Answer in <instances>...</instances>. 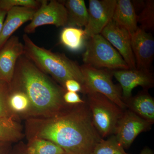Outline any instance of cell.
Listing matches in <instances>:
<instances>
[{
    "label": "cell",
    "instance_id": "20",
    "mask_svg": "<svg viewBox=\"0 0 154 154\" xmlns=\"http://www.w3.org/2000/svg\"><path fill=\"white\" fill-rule=\"evenodd\" d=\"M8 105L10 110L17 118L20 116L30 117L31 103L28 96L22 91L10 89Z\"/></svg>",
    "mask_w": 154,
    "mask_h": 154
},
{
    "label": "cell",
    "instance_id": "18",
    "mask_svg": "<svg viewBox=\"0 0 154 154\" xmlns=\"http://www.w3.org/2000/svg\"><path fill=\"white\" fill-rule=\"evenodd\" d=\"M86 33L82 28L66 27L61 32L60 40L61 44L72 52L81 51L85 46Z\"/></svg>",
    "mask_w": 154,
    "mask_h": 154
},
{
    "label": "cell",
    "instance_id": "10",
    "mask_svg": "<svg viewBox=\"0 0 154 154\" xmlns=\"http://www.w3.org/2000/svg\"><path fill=\"white\" fill-rule=\"evenodd\" d=\"M112 72L121 87L125 102L132 96L133 90L138 86L146 90L154 87L153 75L150 70L127 69L112 70Z\"/></svg>",
    "mask_w": 154,
    "mask_h": 154
},
{
    "label": "cell",
    "instance_id": "27",
    "mask_svg": "<svg viewBox=\"0 0 154 154\" xmlns=\"http://www.w3.org/2000/svg\"><path fill=\"white\" fill-rule=\"evenodd\" d=\"M64 88L69 92H82V85L79 82L74 79L67 80L65 83Z\"/></svg>",
    "mask_w": 154,
    "mask_h": 154
},
{
    "label": "cell",
    "instance_id": "4",
    "mask_svg": "<svg viewBox=\"0 0 154 154\" xmlns=\"http://www.w3.org/2000/svg\"><path fill=\"white\" fill-rule=\"evenodd\" d=\"M85 95L93 123L101 137L104 139L114 134L125 110L102 94L94 93Z\"/></svg>",
    "mask_w": 154,
    "mask_h": 154
},
{
    "label": "cell",
    "instance_id": "17",
    "mask_svg": "<svg viewBox=\"0 0 154 154\" xmlns=\"http://www.w3.org/2000/svg\"><path fill=\"white\" fill-rule=\"evenodd\" d=\"M61 2L67 13L66 27H85L88 19V9L84 0H66Z\"/></svg>",
    "mask_w": 154,
    "mask_h": 154
},
{
    "label": "cell",
    "instance_id": "28",
    "mask_svg": "<svg viewBox=\"0 0 154 154\" xmlns=\"http://www.w3.org/2000/svg\"><path fill=\"white\" fill-rule=\"evenodd\" d=\"M11 154H28L26 145L23 142H19L13 147Z\"/></svg>",
    "mask_w": 154,
    "mask_h": 154
},
{
    "label": "cell",
    "instance_id": "19",
    "mask_svg": "<svg viewBox=\"0 0 154 154\" xmlns=\"http://www.w3.org/2000/svg\"><path fill=\"white\" fill-rule=\"evenodd\" d=\"M24 137L22 126L12 117L0 116V140L17 143Z\"/></svg>",
    "mask_w": 154,
    "mask_h": 154
},
{
    "label": "cell",
    "instance_id": "29",
    "mask_svg": "<svg viewBox=\"0 0 154 154\" xmlns=\"http://www.w3.org/2000/svg\"><path fill=\"white\" fill-rule=\"evenodd\" d=\"M12 143L0 140V154H11Z\"/></svg>",
    "mask_w": 154,
    "mask_h": 154
},
{
    "label": "cell",
    "instance_id": "7",
    "mask_svg": "<svg viewBox=\"0 0 154 154\" xmlns=\"http://www.w3.org/2000/svg\"><path fill=\"white\" fill-rule=\"evenodd\" d=\"M67 13L61 1H41L40 7L35 12L30 23L24 29L25 34L34 33L38 27L53 25L57 27L66 26Z\"/></svg>",
    "mask_w": 154,
    "mask_h": 154
},
{
    "label": "cell",
    "instance_id": "26",
    "mask_svg": "<svg viewBox=\"0 0 154 154\" xmlns=\"http://www.w3.org/2000/svg\"><path fill=\"white\" fill-rule=\"evenodd\" d=\"M63 100L67 105H75L85 103V100L81 97L75 92L66 91L63 95Z\"/></svg>",
    "mask_w": 154,
    "mask_h": 154
},
{
    "label": "cell",
    "instance_id": "25",
    "mask_svg": "<svg viewBox=\"0 0 154 154\" xmlns=\"http://www.w3.org/2000/svg\"><path fill=\"white\" fill-rule=\"evenodd\" d=\"M41 1L36 0H0V8L7 11L14 7H21L37 10Z\"/></svg>",
    "mask_w": 154,
    "mask_h": 154
},
{
    "label": "cell",
    "instance_id": "12",
    "mask_svg": "<svg viewBox=\"0 0 154 154\" xmlns=\"http://www.w3.org/2000/svg\"><path fill=\"white\" fill-rule=\"evenodd\" d=\"M131 37L136 69L150 70L154 56V38L152 35L138 27Z\"/></svg>",
    "mask_w": 154,
    "mask_h": 154
},
{
    "label": "cell",
    "instance_id": "2",
    "mask_svg": "<svg viewBox=\"0 0 154 154\" xmlns=\"http://www.w3.org/2000/svg\"><path fill=\"white\" fill-rule=\"evenodd\" d=\"M9 85L11 90L22 91L28 96L31 105L29 118L50 116L67 105L63 100L66 90L24 54L18 59Z\"/></svg>",
    "mask_w": 154,
    "mask_h": 154
},
{
    "label": "cell",
    "instance_id": "3",
    "mask_svg": "<svg viewBox=\"0 0 154 154\" xmlns=\"http://www.w3.org/2000/svg\"><path fill=\"white\" fill-rule=\"evenodd\" d=\"M24 55L40 70L53 79L64 88L67 80L74 79L82 85L84 78L80 66L64 54L53 52L35 44L28 34L23 36ZM65 89V88H64Z\"/></svg>",
    "mask_w": 154,
    "mask_h": 154
},
{
    "label": "cell",
    "instance_id": "13",
    "mask_svg": "<svg viewBox=\"0 0 154 154\" xmlns=\"http://www.w3.org/2000/svg\"><path fill=\"white\" fill-rule=\"evenodd\" d=\"M24 52L23 43L18 36L13 35L0 49V80L11 82L17 61Z\"/></svg>",
    "mask_w": 154,
    "mask_h": 154
},
{
    "label": "cell",
    "instance_id": "30",
    "mask_svg": "<svg viewBox=\"0 0 154 154\" xmlns=\"http://www.w3.org/2000/svg\"><path fill=\"white\" fill-rule=\"evenodd\" d=\"M7 11H4L0 8V33L2 28L3 24L7 15Z\"/></svg>",
    "mask_w": 154,
    "mask_h": 154
},
{
    "label": "cell",
    "instance_id": "1",
    "mask_svg": "<svg viewBox=\"0 0 154 154\" xmlns=\"http://www.w3.org/2000/svg\"><path fill=\"white\" fill-rule=\"evenodd\" d=\"M25 132L28 139L36 137L51 141L65 154H91L103 139L94 126L86 102L66 105L50 116L28 118Z\"/></svg>",
    "mask_w": 154,
    "mask_h": 154
},
{
    "label": "cell",
    "instance_id": "8",
    "mask_svg": "<svg viewBox=\"0 0 154 154\" xmlns=\"http://www.w3.org/2000/svg\"><path fill=\"white\" fill-rule=\"evenodd\" d=\"M152 125L127 109L119 120L114 135L124 148L128 149L139 135L151 129Z\"/></svg>",
    "mask_w": 154,
    "mask_h": 154
},
{
    "label": "cell",
    "instance_id": "9",
    "mask_svg": "<svg viewBox=\"0 0 154 154\" xmlns=\"http://www.w3.org/2000/svg\"><path fill=\"white\" fill-rule=\"evenodd\" d=\"M116 0H90L88 23L85 30L87 39L100 34L112 20Z\"/></svg>",
    "mask_w": 154,
    "mask_h": 154
},
{
    "label": "cell",
    "instance_id": "5",
    "mask_svg": "<svg viewBox=\"0 0 154 154\" xmlns=\"http://www.w3.org/2000/svg\"><path fill=\"white\" fill-rule=\"evenodd\" d=\"M85 48L84 64L110 70L129 69L118 51L101 34L87 39Z\"/></svg>",
    "mask_w": 154,
    "mask_h": 154
},
{
    "label": "cell",
    "instance_id": "6",
    "mask_svg": "<svg viewBox=\"0 0 154 154\" xmlns=\"http://www.w3.org/2000/svg\"><path fill=\"white\" fill-rule=\"evenodd\" d=\"M81 67L84 78L81 93L84 95L94 93L102 94L122 110L127 109L121 87L115 85L112 80V70L97 69L84 64Z\"/></svg>",
    "mask_w": 154,
    "mask_h": 154
},
{
    "label": "cell",
    "instance_id": "23",
    "mask_svg": "<svg viewBox=\"0 0 154 154\" xmlns=\"http://www.w3.org/2000/svg\"><path fill=\"white\" fill-rule=\"evenodd\" d=\"M139 28L146 31L154 29V1L147 0L144 3L142 11L137 15Z\"/></svg>",
    "mask_w": 154,
    "mask_h": 154
},
{
    "label": "cell",
    "instance_id": "24",
    "mask_svg": "<svg viewBox=\"0 0 154 154\" xmlns=\"http://www.w3.org/2000/svg\"><path fill=\"white\" fill-rule=\"evenodd\" d=\"M10 94L9 84L0 80V116L18 119L10 110L8 100Z\"/></svg>",
    "mask_w": 154,
    "mask_h": 154
},
{
    "label": "cell",
    "instance_id": "11",
    "mask_svg": "<svg viewBox=\"0 0 154 154\" xmlns=\"http://www.w3.org/2000/svg\"><path fill=\"white\" fill-rule=\"evenodd\" d=\"M100 34L118 51L129 69H136L131 48V37L126 30L111 20Z\"/></svg>",
    "mask_w": 154,
    "mask_h": 154
},
{
    "label": "cell",
    "instance_id": "14",
    "mask_svg": "<svg viewBox=\"0 0 154 154\" xmlns=\"http://www.w3.org/2000/svg\"><path fill=\"white\" fill-rule=\"evenodd\" d=\"M36 10L30 8L17 7L12 8L7 12L0 33V49L18 28L25 22L32 20Z\"/></svg>",
    "mask_w": 154,
    "mask_h": 154
},
{
    "label": "cell",
    "instance_id": "15",
    "mask_svg": "<svg viewBox=\"0 0 154 154\" xmlns=\"http://www.w3.org/2000/svg\"><path fill=\"white\" fill-rule=\"evenodd\" d=\"M112 20L126 30L131 36L134 33L138 27L137 15L132 1L116 0Z\"/></svg>",
    "mask_w": 154,
    "mask_h": 154
},
{
    "label": "cell",
    "instance_id": "21",
    "mask_svg": "<svg viewBox=\"0 0 154 154\" xmlns=\"http://www.w3.org/2000/svg\"><path fill=\"white\" fill-rule=\"evenodd\" d=\"M26 145L28 154H65L63 150L51 141L39 138L28 139Z\"/></svg>",
    "mask_w": 154,
    "mask_h": 154
},
{
    "label": "cell",
    "instance_id": "31",
    "mask_svg": "<svg viewBox=\"0 0 154 154\" xmlns=\"http://www.w3.org/2000/svg\"><path fill=\"white\" fill-rule=\"evenodd\" d=\"M139 154H154L153 151L148 147L144 148Z\"/></svg>",
    "mask_w": 154,
    "mask_h": 154
},
{
    "label": "cell",
    "instance_id": "22",
    "mask_svg": "<svg viewBox=\"0 0 154 154\" xmlns=\"http://www.w3.org/2000/svg\"><path fill=\"white\" fill-rule=\"evenodd\" d=\"M91 154H128L114 134L97 144Z\"/></svg>",
    "mask_w": 154,
    "mask_h": 154
},
{
    "label": "cell",
    "instance_id": "16",
    "mask_svg": "<svg viewBox=\"0 0 154 154\" xmlns=\"http://www.w3.org/2000/svg\"><path fill=\"white\" fill-rule=\"evenodd\" d=\"M125 103L127 109L153 124L154 99L149 94L148 90L141 91L136 96H131Z\"/></svg>",
    "mask_w": 154,
    "mask_h": 154
}]
</instances>
